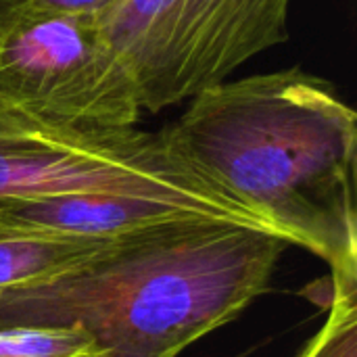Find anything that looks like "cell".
Instances as JSON below:
<instances>
[{"instance_id":"6da1fadb","label":"cell","mask_w":357,"mask_h":357,"mask_svg":"<svg viewBox=\"0 0 357 357\" xmlns=\"http://www.w3.org/2000/svg\"><path fill=\"white\" fill-rule=\"evenodd\" d=\"M159 136L268 232L357 274V113L331 82L301 67L222 82Z\"/></svg>"},{"instance_id":"7a4b0ae2","label":"cell","mask_w":357,"mask_h":357,"mask_svg":"<svg viewBox=\"0 0 357 357\" xmlns=\"http://www.w3.org/2000/svg\"><path fill=\"white\" fill-rule=\"evenodd\" d=\"M287 245L228 220L159 222L107 238L50 278L0 291V331H77L98 357H178L268 289Z\"/></svg>"},{"instance_id":"3957f363","label":"cell","mask_w":357,"mask_h":357,"mask_svg":"<svg viewBox=\"0 0 357 357\" xmlns=\"http://www.w3.org/2000/svg\"><path fill=\"white\" fill-rule=\"evenodd\" d=\"M136 195L266 230L188 172L159 132L50 121L0 96V203L61 195Z\"/></svg>"},{"instance_id":"277c9868","label":"cell","mask_w":357,"mask_h":357,"mask_svg":"<svg viewBox=\"0 0 357 357\" xmlns=\"http://www.w3.org/2000/svg\"><path fill=\"white\" fill-rule=\"evenodd\" d=\"M293 0H117L96 19L144 113L228 82L291 38Z\"/></svg>"},{"instance_id":"5b68a950","label":"cell","mask_w":357,"mask_h":357,"mask_svg":"<svg viewBox=\"0 0 357 357\" xmlns=\"http://www.w3.org/2000/svg\"><path fill=\"white\" fill-rule=\"evenodd\" d=\"M0 96L50 121L123 130L144 111L94 17L0 0Z\"/></svg>"},{"instance_id":"8992f818","label":"cell","mask_w":357,"mask_h":357,"mask_svg":"<svg viewBox=\"0 0 357 357\" xmlns=\"http://www.w3.org/2000/svg\"><path fill=\"white\" fill-rule=\"evenodd\" d=\"M176 218H209L192 207L136 195H61L0 203V224L15 230L113 238ZM218 220V218H215Z\"/></svg>"},{"instance_id":"52a82bcc","label":"cell","mask_w":357,"mask_h":357,"mask_svg":"<svg viewBox=\"0 0 357 357\" xmlns=\"http://www.w3.org/2000/svg\"><path fill=\"white\" fill-rule=\"evenodd\" d=\"M105 241L15 230L0 224V291L50 278L98 249Z\"/></svg>"},{"instance_id":"ba28073f","label":"cell","mask_w":357,"mask_h":357,"mask_svg":"<svg viewBox=\"0 0 357 357\" xmlns=\"http://www.w3.org/2000/svg\"><path fill=\"white\" fill-rule=\"evenodd\" d=\"M301 357H357V274H333L326 324Z\"/></svg>"},{"instance_id":"9c48e42d","label":"cell","mask_w":357,"mask_h":357,"mask_svg":"<svg viewBox=\"0 0 357 357\" xmlns=\"http://www.w3.org/2000/svg\"><path fill=\"white\" fill-rule=\"evenodd\" d=\"M0 357H98L92 341L77 331H0Z\"/></svg>"},{"instance_id":"30bf717a","label":"cell","mask_w":357,"mask_h":357,"mask_svg":"<svg viewBox=\"0 0 357 357\" xmlns=\"http://www.w3.org/2000/svg\"><path fill=\"white\" fill-rule=\"evenodd\" d=\"M31 6L44 10H56L67 15H84V17H98L107 8H111L117 0H27Z\"/></svg>"}]
</instances>
